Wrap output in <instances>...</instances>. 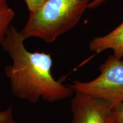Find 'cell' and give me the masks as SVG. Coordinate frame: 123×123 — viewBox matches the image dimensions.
<instances>
[{"instance_id":"9","label":"cell","mask_w":123,"mask_h":123,"mask_svg":"<svg viewBox=\"0 0 123 123\" xmlns=\"http://www.w3.org/2000/svg\"><path fill=\"white\" fill-rule=\"evenodd\" d=\"M30 13H33L41 6L45 0H24Z\"/></svg>"},{"instance_id":"2","label":"cell","mask_w":123,"mask_h":123,"mask_svg":"<svg viewBox=\"0 0 123 123\" xmlns=\"http://www.w3.org/2000/svg\"><path fill=\"white\" fill-rule=\"evenodd\" d=\"M90 2V0H45L36 11L30 13L20 34L25 41L37 38L47 43L55 42L78 24Z\"/></svg>"},{"instance_id":"7","label":"cell","mask_w":123,"mask_h":123,"mask_svg":"<svg viewBox=\"0 0 123 123\" xmlns=\"http://www.w3.org/2000/svg\"><path fill=\"white\" fill-rule=\"evenodd\" d=\"M108 123H123V101L111 107Z\"/></svg>"},{"instance_id":"1","label":"cell","mask_w":123,"mask_h":123,"mask_svg":"<svg viewBox=\"0 0 123 123\" xmlns=\"http://www.w3.org/2000/svg\"><path fill=\"white\" fill-rule=\"evenodd\" d=\"M24 42L19 31L10 25L1 45L12 59L11 64L5 68V74L13 94L31 103H37L41 99L54 103L70 98L74 90L52 75L50 54L29 51Z\"/></svg>"},{"instance_id":"5","label":"cell","mask_w":123,"mask_h":123,"mask_svg":"<svg viewBox=\"0 0 123 123\" xmlns=\"http://www.w3.org/2000/svg\"><path fill=\"white\" fill-rule=\"evenodd\" d=\"M89 49L97 54L110 49L115 56L123 58V22L107 34L93 38L89 43Z\"/></svg>"},{"instance_id":"4","label":"cell","mask_w":123,"mask_h":123,"mask_svg":"<svg viewBox=\"0 0 123 123\" xmlns=\"http://www.w3.org/2000/svg\"><path fill=\"white\" fill-rule=\"evenodd\" d=\"M74 94L71 103L70 123H108L111 104L83 93Z\"/></svg>"},{"instance_id":"6","label":"cell","mask_w":123,"mask_h":123,"mask_svg":"<svg viewBox=\"0 0 123 123\" xmlns=\"http://www.w3.org/2000/svg\"><path fill=\"white\" fill-rule=\"evenodd\" d=\"M15 17V12L9 6L7 0H0V45H2L10 24Z\"/></svg>"},{"instance_id":"3","label":"cell","mask_w":123,"mask_h":123,"mask_svg":"<svg viewBox=\"0 0 123 123\" xmlns=\"http://www.w3.org/2000/svg\"><path fill=\"white\" fill-rule=\"evenodd\" d=\"M100 75L89 81L75 80L69 86L74 92L108 101L112 106L123 101V60L111 55L100 66Z\"/></svg>"},{"instance_id":"8","label":"cell","mask_w":123,"mask_h":123,"mask_svg":"<svg viewBox=\"0 0 123 123\" xmlns=\"http://www.w3.org/2000/svg\"><path fill=\"white\" fill-rule=\"evenodd\" d=\"M0 123H15L12 106L0 111Z\"/></svg>"},{"instance_id":"10","label":"cell","mask_w":123,"mask_h":123,"mask_svg":"<svg viewBox=\"0 0 123 123\" xmlns=\"http://www.w3.org/2000/svg\"><path fill=\"white\" fill-rule=\"evenodd\" d=\"M107 0H93L92 2H90L88 5V8L89 9H95L96 7H99L101 5H102Z\"/></svg>"}]
</instances>
